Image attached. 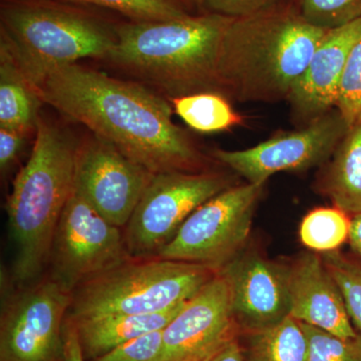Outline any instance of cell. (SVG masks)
<instances>
[{
    "instance_id": "obj_1",
    "label": "cell",
    "mask_w": 361,
    "mask_h": 361,
    "mask_svg": "<svg viewBox=\"0 0 361 361\" xmlns=\"http://www.w3.org/2000/svg\"><path fill=\"white\" fill-rule=\"evenodd\" d=\"M44 104L82 123L153 174L192 172L200 154L173 121L172 104L137 82L75 63L35 85Z\"/></svg>"
},
{
    "instance_id": "obj_2",
    "label": "cell",
    "mask_w": 361,
    "mask_h": 361,
    "mask_svg": "<svg viewBox=\"0 0 361 361\" xmlns=\"http://www.w3.org/2000/svg\"><path fill=\"white\" fill-rule=\"evenodd\" d=\"M326 32L286 1L233 18L221 44V92L241 102L288 99Z\"/></svg>"
},
{
    "instance_id": "obj_3",
    "label": "cell",
    "mask_w": 361,
    "mask_h": 361,
    "mask_svg": "<svg viewBox=\"0 0 361 361\" xmlns=\"http://www.w3.org/2000/svg\"><path fill=\"white\" fill-rule=\"evenodd\" d=\"M233 18L218 13L132 21L116 28L115 65L172 97L221 92V44Z\"/></svg>"
},
{
    "instance_id": "obj_4",
    "label": "cell",
    "mask_w": 361,
    "mask_h": 361,
    "mask_svg": "<svg viewBox=\"0 0 361 361\" xmlns=\"http://www.w3.org/2000/svg\"><path fill=\"white\" fill-rule=\"evenodd\" d=\"M78 145L65 130L39 118L32 154L16 175L7 202L16 248L13 272L20 283L35 279L49 257L73 191Z\"/></svg>"
},
{
    "instance_id": "obj_5",
    "label": "cell",
    "mask_w": 361,
    "mask_h": 361,
    "mask_svg": "<svg viewBox=\"0 0 361 361\" xmlns=\"http://www.w3.org/2000/svg\"><path fill=\"white\" fill-rule=\"evenodd\" d=\"M116 39L103 23L51 0H16L1 8L0 44L33 85L82 59H108Z\"/></svg>"
},
{
    "instance_id": "obj_6",
    "label": "cell",
    "mask_w": 361,
    "mask_h": 361,
    "mask_svg": "<svg viewBox=\"0 0 361 361\" xmlns=\"http://www.w3.org/2000/svg\"><path fill=\"white\" fill-rule=\"evenodd\" d=\"M217 271L168 260L120 264L90 278L71 299L75 322L113 314H152L187 302Z\"/></svg>"
},
{
    "instance_id": "obj_7",
    "label": "cell",
    "mask_w": 361,
    "mask_h": 361,
    "mask_svg": "<svg viewBox=\"0 0 361 361\" xmlns=\"http://www.w3.org/2000/svg\"><path fill=\"white\" fill-rule=\"evenodd\" d=\"M263 186L247 183L216 195L187 218L159 255L219 270L243 250Z\"/></svg>"
},
{
    "instance_id": "obj_8",
    "label": "cell",
    "mask_w": 361,
    "mask_h": 361,
    "mask_svg": "<svg viewBox=\"0 0 361 361\" xmlns=\"http://www.w3.org/2000/svg\"><path fill=\"white\" fill-rule=\"evenodd\" d=\"M229 187L214 173L154 175L128 222L126 248L135 255L160 251L195 210Z\"/></svg>"
},
{
    "instance_id": "obj_9",
    "label": "cell",
    "mask_w": 361,
    "mask_h": 361,
    "mask_svg": "<svg viewBox=\"0 0 361 361\" xmlns=\"http://www.w3.org/2000/svg\"><path fill=\"white\" fill-rule=\"evenodd\" d=\"M75 189L54 233L52 278L71 292L78 284L122 264L125 237Z\"/></svg>"
},
{
    "instance_id": "obj_10",
    "label": "cell",
    "mask_w": 361,
    "mask_h": 361,
    "mask_svg": "<svg viewBox=\"0 0 361 361\" xmlns=\"http://www.w3.org/2000/svg\"><path fill=\"white\" fill-rule=\"evenodd\" d=\"M349 129L334 109L311 121L303 129L278 134L257 146L239 151L215 149L213 155L247 183L264 185L279 172L303 171L334 155Z\"/></svg>"
},
{
    "instance_id": "obj_11",
    "label": "cell",
    "mask_w": 361,
    "mask_h": 361,
    "mask_svg": "<svg viewBox=\"0 0 361 361\" xmlns=\"http://www.w3.org/2000/svg\"><path fill=\"white\" fill-rule=\"evenodd\" d=\"M154 175L96 135L78 145L73 189L118 227L128 224Z\"/></svg>"
},
{
    "instance_id": "obj_12",
    "label": "cell",
    "mask_w": 361,
    "mask_h": 361,
    "mask_svg": "<svg viewBox=\"0 0 361 361\" xmlns=\"http://www.w3.org/2000/svg\"><path fill=\"white\" fill-rule=\"evenodd\" d=\"M71 304L70 291L54 279L16 296L2 314L0 361L58 360L61 322Z\"/></svg>"
},
{
    "instance_id": "obj_13",
    "label": "cell",
    "mask_w": 361,
    "mask_h": 361,
    "mask_svg": "<svg viewBox=\"0 0 361 361\" xmlns=\"http://www.w3.org/2000/svg\"><path fill=\"white\" fill-rule=\"evenodd\" d=\"M237 329L229 288L217 271L164 329L161 361L217 355L236 339Z\"/></svg>"
},
{
    "instance_id": "obj_14",
    "label": "cell",
    "mask_w": 361,
    "mask_h": 361,
    "mask_svg": "<svg viewBox=\"0 0 361 361\" xmlns=\"http://www.w3.org/2000/svg\"><path fill=\"white\" fill-rule=\"evenodd\" d=\"M218 272L229 288L235 320L245 331L271 326L289 315V266L257 251L242 250Z\"/></svg>"
},
{
    "instance_id": "obj_15",
    "label": "cell",
    "mask_w": 361,
    "mask_h": 361,
    "mask_svg": "<svg viewBox=\"0 0 361 361\" xmlns=\"http://www.w3.org/2000/svg\"><path fill=\"white\" fill-rule=\"evenodd\" d=\"M289 315L297 322L327 334L351 339L358 337L336 280L322 256L306 252L289 266Z\"/></svg>"
},
{
    "instance_id": "obj_16",
    "label": "cell",
    "mask_w": 361,
    "mask_h": 361,
    "mask_svg": "<svg viewBox=\"0 0 361 361\" xmlns=\"http://www.w3.org/2000/svg\"><path fill=\"white\" fill-rule=\"evenodd\" d=\"M360 37L361 18L327 30L287 99L297 116L311 122L336 109L349 54Z\"/></svg>"
},
{
    "instance_id": "obj_17",
    "label": "cell",
    "mask_w": 361,
    "mask_h": 361,
    "mask_svg": "<svg viewBox=\"0 0 361 361\" xmlns=\"http://www.w3.org/2000/svg\"><path fill=\"white\" fill-rule=\"evenodd\" d=\"M186 303L152 314H113L80 320L75 334L82 353L97 358L137 337L164 329Z\"/></svg>"
},
{
    "instance_id": "obj_18",
    "label": "cell",
    "mask_w": 361,
    "mask_h": 361,
    "mask_svg": "<svg viewBox=\"0 0 361 361\" xmlns=\"http://www.w3.org/2000/svg\"><path fill=\"white\" fill-rule=\"evenodd\" d=\"M42 104L39 90L0 44V127L35 134Z\"/></svg>"
},
{
    "instance_id": "obj_19",
    "label": "cell",
    "mask_w": 361,
    "mask_h": 361,
    "mask_svg": "<svg viewBox=\"0 0 361 361\" xmlns=\"http://www.w3.org/2000/svg\"><path fill=\"white\" fill-rule=\"evenodd\" d=\"M322 180L334 205L349 216L361 213V120L349 127Z\"/></svg>"
},
{
    "instance_id": "obj_20",
    "label": "cell",
    "mask_w": 361,
    "mask_h": 361,
    "mask_svg": "<svg viewBox=\"0 0 361 361\" xmlns=\"http://www.w3.org/2000/svg\"><path fill=\"white\" fill-rule=\"evenodd\" d=\"M246 361H307L310 343L301 322L290 315L264 329L246 331Z\"/></svg>"
},
{
    "instance_id": "obj_21",
    "label": "cell",
    "mask_w": 361,
    "mask_h": 361,
    "mask_svg": "<svg viewBox=\"0 0 361 361\" xmlns=\"http://www.w3.org/2000/svg\"><path fill=\"white\" fill-rule=\"evenodd\" d=\"M173 110L196 132L210 134L229 130L242 122L221 92H202L171 99Z\"/></svg>"
},
{
    "instance_id": "obj_22",
    "label": "cell",
    "mask_w": 361,
    "mask_h": 361,
    "mask_svg": "<svg viewBox=\"0 0 361 361\" xmlns=\"http://www.w3.org/2000/svg\"><path fill=\"white\" fill-rule=\"evenodd\" d=\"M351 216L337 207H320L310 211L301 221L299 238L315 253L338 250L348 241Z\"/></svg>"
},
{
    "instance_id": "obj_23",
    "label": "cell",
    "mask_w": 361,
    "mask_h": 361,
    "mask_svg": "<svg viewBox=\"0 0 361 361\" xmlns=\"http://www.w3.org/2000/svg\"><path fill=\"white\" fill-rule=\"evenodd\" d=\"M322 256L341 289L351 322L361 334V260L348 257L338 250Z\"/></svg>"
},
{
    "instance_id": "obj_24",
    "label": "cell",
    "mask_w": 361,
    "mask_h": 361,
    "mask_svg": "<svg viewBox=\"0 0 361 361\" xmlns=\"http://www.w3.org/2000/svg\"><path fill=\"white\" fill-rule=\"evenodd\" d=\"M111 9L133 21L179 20L189 16L178 0H68Z\"/></svg>"
},
{
    "instance_id": "obj_25",
    "label": "cell",
    "mask_w": 361,
    "mask_h": 361,
    "mask_svg": "<svg viewBox=\"0 0 361 361\" xmlns=\"http://www.w3.org/2000/svg\"><path fill=\"white\" fill-rule=\"evenodd\" d=\"M297 6L308 23L325 30L361 18V0H298Z\"/></svg>"
},
{
    "instance_id": "obj_26",
    "label": "cell",
    "mask_w": 361,
    "mask_h": 361,
    "mask_svg": "<svg viewBox=\"0 0 361 361\" xmlns=\"http://www.w3.org/2000/svg\"><path fill=\"white\" fill-rule=\"evenodd\" d=\"M302 324L310 343L307 361H361V337L346 339Z\"/></svg>"
},
{
    "instance_id": "obj_27",
    "label": "cell",
    "mask_w": 361,
    "mask_h": 361,
    "mask_svg": "<svg viewBox=\"0 0 361 361\" xmlns=\"http://www.w3.org/2000/svg\"><path fill=\"white\" fill-rule=\"evenodd\" d=\"M336 109L348 127L361 120V37L349 54Z\"/></svg>"
},
{
    "instance_id": "obj_28",
    "label": "cell",
    "mask_w": 361,
    "mask_h": 361,
    "mask_svg": "<svg viewBox=\"0 0 361 361\" xmlns=\"http://www.w3.org/2000/svg\"><path fill=\"white\" fill-rule=\"evenodd\" d=\"M163 330L149 332L126 342L94 361H161Z\"/></svg>"
},
{
    "instance_id": "obj_29",
    "label": "cell",
    "mask_w": 361,
    "mask_h": 361,
    "mask_svg": "<svg viewBox=\"0 0 361 361\" xmlns=\"http://www.w3.org/2000/svg\"><path fill=\"white\" fill-rule=\"evenodd\" d=\"M285 0H204L203 7L210 13L229 18H243L277 6Z\"/></svg>"
},
{
    "instance_id": "obj_30",
    "label": "cell",
    "mask_w": 361,
    "mask_h": 361,
    "mask_svg": "<svg viewBox=\"0 0 361 361\" xmlns=\"http://www.w3.org/2000/svg\"><path fill=\"white\" fill-rule=\"evenodd\" d=\"M28 135L0 127V169L6 172L13 165L25 144Z\"/></svg>"
},
{
    "instance_id": "obj_31",
    "label": "cell",
    "mask_w": 361,
    "mask_h": 361,
    "mask_svg": "<svg viewBox=\"0 0 361 361\" xmlns=\"http://www.w3.org/2000/svg\"><path fill=\"white\" fill-rule=\"evenodd\" d=\"M348 242L351 250L361 260V213L351 216Z\"/></svg>"
},
{
    "instance_id": "obj_32",
    "label": "cell",
    "mask_w": 361,
    "mask_h": 361,
    "mask_svg": "<svg viewBox=\"0 0 361 361\" xmlns=\"http://www.w3.org/2000/svg\"><path fill=\"white\" fill-rule=\"evenodd\" d=\"M216 361H246L244 355L243 349L235 339L230 342L227 346L219 353L216 358Z\"/></svg>"
},
{
    "instance_id": "obj_33",
    "label": "cell",
    "mask_w": 361,
    "mask_h": 361,
    "mask_svg": "<svg viewBox=\"0 0 361 361\" xmlns=\"http://www.w3.org/2000/svg\"><path fill=\"white\" fill-rule=\"evenodd\" d=\"M66 355L68 361H85L84 353L80 348L77 334H73L70 336V341L66 346Z\"/></svg>"
},
{
    "instance_id": "obj_34",
    "label": "cell",
    "mask_w": 361,
    "mask_h": 361,
    "mask_svg": "<svg viewBox=\"0 0 361 361\" xmlns=\"http://www.w3.org/2000/svg\"><path fill=\"white\" fill-rule=\"evenodd\" d=\"M204 0H180V4H187V6H194L197 7H203Z\"/></svg>"
},
{
    "instance_id": "obj_35",
    "label": "cell",
    "mask_w": 361,
    "mask_h": 361,
    "mask_svg": "<svg viewBox=\"0 0 361 361\" xmlns=\"http://www.w3.org/2000/svg\"><path fill=\"white\" fill-rule=\"evenodd\" d=\"M221 351H222V350H221ZM221 351H220V353H221ZM219 353H217V355L206 356V357L192 358V360H183V361H216V358H217V356L219 355Z\"/></svg>"
},
{
    "instance_id": "obj_36",
    "label": "cell",
    "mask_w": 361,
    "mask_h": 361,
    "mask_svg": "<svg viewBox=\"0 0 361 361\" xmlns=\"http://www.w3.org/2000/svg\"><path fill=\"white\" fill-rule=\"evenodd\" d=\"M20 1H49V0H20Z\"/></svg>"
},
{
    "instance_id": "obj_37",
    "label": "cell",
    "mask_w": 361,
    "mask_h": 361,
    "mask_svg": "<svg viewBox=\"0 0 361 361\" xmlns=\"http://www.w3.org/2000/svg\"><path fill=\"white\" fill-rule=\"evenodd\" d=\"M178 1H179V2H180V0H178ZM182 6H183V4H182Z\"/></svg>"
}]
</instances>
